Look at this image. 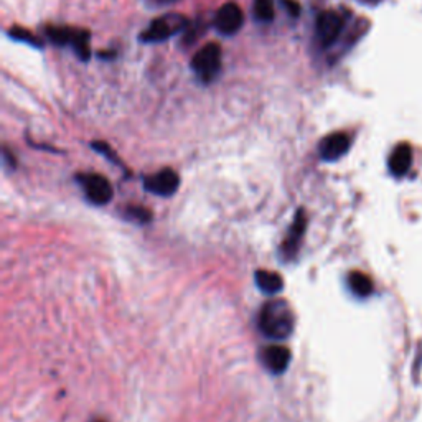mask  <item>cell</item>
I'll list each match as a JSON object with an SVG mask.
<instances>
[{
  "label": "cell",
  "mask_w": 422,
  "mask_h": 422,
  "mask_svg": "<svg viewBox=\"0 0 422 422\" xmlns=\"http://www.w3.org/2000/svg\"><path fill=\"white\" fill-rule=\"evenodd\" d=\"M153 2H157L158 5H170V4L178 2V0H153Z\"/></svg>",
  "instance_id": "cell-20"
},
{
  "label": "cell",
  "mask_w": 422,
  "mask_h": 422,
  "mask_svg": "<svg viewBox=\"0 0 422 422\" xmlns=\"http://www.w3.org/2000/svg\"><path fill=\"white\" fill-rule=\"evenodd\" d=\"M46 37L51 43L58 46H71L78 58L87 61L91 56L90 50V32L86 30H75L70 27H48Z\"/></svg>",
  "instance_id": "cell-2"
},
{
  "label": "cell",
  "mask_w": 422,
  "mask_h": 422,
  "mask_svg": "<svg viewBox=\"0 0 422 422\" xmlns=\"http://www.w3.org/2000/svg\"><path fill=\"white\" fill-rule=\"evenodd\" d=\"M284 5L287 7V10L294 15V17H297L298 12H301V5H298L297 2H294V0H284Z\"/></svg>",
  "instance_id": "cell-19"
},
{
  "label": "cell",
  "mask_w": 422,
  "mask_h": 422,
  "mask_svg": "<svg viewBox=\"0 0 422 422\" xmlns=\"http://www.w3.org/2000/svg\"><path fill=\"white\" fill-rule=\"evenodd\" d=\"M192 70L203 83H211L221 71V46L218 43L205 45L192 60Z\"/></svg>",
  "instance_id": "cell-3"
},
{
  "label": "cell",
  "mask_w": 422,
  "mask_h": 422,
  "mask_svg": "<svg viewBox=\"0 0 422 422\" xmlns=\"http://www.w3.org/2000/svg\"><path fill=\"white\" fill-rule=\"evenodd\" d=\"M261 362L267 372L272 374H281L289 368L291 352L286 347L279 345H271L261 350Z\"/></svg>",
  "instance_id": "cell-11"
},
{
  "label": "cell",
  "mask_w": 422,
  "mask_h": 422,
  "mask_svg": "<svg viewBox=\"0 0 422 422\" xmlns=\"http://www.w3.org/2000/svg\"><path fill=\"white\" fill-rule=\"evenodd\" d=\"M350 148V137L345 132H335L327 136L318 146V153L322 161L335 162L342 158Z\"/></svg>",
  "instance_id": "cell-10"
},
{
  "label": "cell",
  "mask_w": 422,
  "mask_h": 422,
  "mask_svg": "<svg viewBox=\"0 0 422 422\" xmlns=\"http://www.w3.org/2000/svg\"><path fill=\"white\" fill-rule=\"evenodd\" d=\"M389 170L394 177H403L413 166V148L408 144H399L389 157Z\"/></svg>",
  "instance_id": "cell-12"
},
{
  "label": "cell",
  "mask_w": 422,
  "mask_h": 422,
  "mask_svg": "<svg viewBox=\"0 0 422 422\" xmlns=\"http://www.w3.org/2000/svg\"><path fill=\"white\" fill-rule=\"evenodd\" d=\"M91 147L94 148V151L99 152V153H102V156H104L106 158H109L111 162L121 163V161H117V157L114 156V153H112L111 147L107 146V144H104V142H92V144H91Z\"/></svg>",
  "instance_id": "cell-18"
},
{
  "label": "cell",
  "mask_w": 422,
  "mask_h": 422,
  "mask_svg": "<svg viewBox=\"0 0 422 422\" xmlns=\"http://www.w3.org/2000/svg\"><path fill=\"white\" fill-rule=\"evenodd\" d=\"M256 286L267 296H276L284 289V279L277 272L259 269L254 274Z\"/></svg>",
  "instance_id": "cell-13"
},
{
  "label": "cell",
  "mask_w": 422,
  "mask_h": 422,
  "mask_svg": "<svg viewBox=\"0 0 422 422\" xmlns=\"http://www.w3.org/2000/svg\"><path fill=\"white\" fill-rule=\"evenodd\" d=\"M315 27L317 42L323 48H327V46L333 45L338 40L340 33H342L345 27V20L340 13L333 12V10H327V12H322L318 15Z\"/></svg>",
  "instance_id": "cell-6"
},
{
  "label": "cell",
  "mask_w": 422,
  "mask_h": 422,
  "mask_svg": "<svg viewBox=\"0 0 422 422\" xmlns=\"http://www.w3.org/2000/svg\"><path fill=\"white\" fill-rule=\"evenodd\" d=\"M9 37H10V38H13V40H17V42H23V43L32 45V46H35V48H42V43H40L38 40L33 37L32 33L27 32V30H23V28L13 27V28L9 32Z\"/></svg>",
  "instance_id": "cell-16"
},
{
  "label": "cell",
  "mask_w": 422,
  "mask_h": 422,
  "mask_svg": "<svg viewBox=\"0 0 422 422\" xmlns=\"http://www.w3.org/2000/svg\"><path fill=\"white\" fill-rule=\"evenodd\" d=\"M144 187H146L147 192L167 198V197H172V195L178 190L180 177L175 170L163 168L161 172L148 175V177L144 180Z\"/></svg>",
  "instance_id": "cell-7"
},
{
  "label": "cell",
  "mask_w": 422,
  "mask_h": 422,
  "mask_svg": "<svg viewBox=\"0 0 422 422\" xmlns=\"http://www.w3.org/2000/svg\"><path fill=\"white\" fill-rule=\"evenodd\" d=\"M364 2H378V0H364Z\"/></svg>",
  "instance_id": "cell-21"
},
{
  "label": "cell",
  "mask_w": 422,
  "mask_h": 422,
  "mask_svg": "<svg viewBox=\"0 0 422 422\" xmlns=\"http://www.w3.org/2000/svg\"><path fill=\"white\" fill-rule=\"evenodd\" d=\"M78 182L83 187V192L86 198L90 200L92 205H107L112 200L114 190L112 185L106 177H102L99 173H81L78 175Z\"/></svg>",
  "instance_id": "cell-5"
},
{
  "label": "cell",
  "mask_w": 422,
  "mask_h": 422,
  "mask_svg": "<svg viewBox=\"0 0 422 422\" xmlns=\"http://www.w3.org/2000/svg\"><path fill=\"white\" fill-rule=\"evenodd\" d=\"M243 23H244L243 10L233 2L224 4L223 7L216 12L215 28L218 30L221 35H226V37H231V35L238 33L241 27H243Z\"/></svg>",
  "instance_id": "cell-8"
},
{
  "label": "cell",
  "mask_w": 422,
  "mask_h": 422,
  "mask_svg": "<svg viewBox=\"0 0 422 422\" xmlns=\"http://www.w3.org/2000/svg\"><path fill=\"white\" fill-rule=\"evenodd\" d=\"M185 28H187V20H185V17L177 13H168L166 17L153 20L151 27L141 35V40L146 43L163 42V40L173 37V35H177Z\"/></svg>",
  "instance_id": "cell-4"
},
{
  "label": "cell",
  "mask_w": 422,
  "mask_h": 422,
  "mask_svg": "<svg viewBox=\"0 0 422 422\" xmlns=\"http://www.w3.org/2000/svg\"><path fill=\"white\" fill-rule=\"evenodd\" d=\"M124 216L131 221H137V223H147V221H151L152 218L151 211H147L146 208H139V207H129L126 210Z\"/></svg>",
  "instance_id": "cell-17"
},
{
  "label": "cell",
  "mask_w": 422,
  "mask_h": 422,
  "mask_svg": "<svg viewBox=\"0 0 422 422\" xmlns=\"http://www.w3.org/2000/svg\"><path fill=\"white\" fill-rule=\"evenodd\" d=\"M305 228H307L305 211L298 210L294 223H292L291 229H289V234H287V238L284 239V243H282V248H281V254L286 261L294 259L296 254L298 253L301 241L303 238V234H305Z\"/></svg>",
  "instance_id": "cell-9"
},
{
  "label": "cell",
  "mask_w": 422,
  "mask_h": 422,
  "mask_svg": "<svg viewBox=\"0 0 422 422\" xmlns=\"http://www.w3.org/2000/svg\"><path fill=\"white\" fill-rule=\"evenodd\" d=\"M96 422H102V421H96Z\"/></svg>",
  "instance_id": "cell-22"
},
{
  "label": "cell",
  "mask_w": 422,
  "mask_h": 422,
  "mask_svg": "<svg viewBox=\"0 0 422 422\" xmlns=\"http://www.w3.org/2000/svg\"><path fill=\"white\" fill-rule=\"evenodd\" d=\"M254 17L259 22H271L274 18V5H272V0H256Z\"/></svg>",
  "instance_id": "cell-15"
},
{
  "label": "cell",
  "mask_w": 422,
  "mask_h": 422,
  "mask_svg": "<svg viewBox=\"0 0 422 422\" xmlns=\"http://www.w3.org/2000/svg\"><path fill=\"white\" fill-rule=\"evenodd\" d=\"M348 287L358 297H368L373 292V282L369 281V277L357 271L348 276Z\"/></svg>",
  "instance_id": "cell-14"
},
{
  "label": "cell",
  "mask_w": 422,
  "mask_h": 422,
  "mask_svg": "<svg viewBox=\"0 0 422 422\" xmlns=\"http://www.w3.org/2000/svg\"><path fill=\"white\" fill-rule=\"evenodd\" d=\"M296 325L294 312L289 303L281 298L271 301L262 305L257 318V327L261 333L272 340H286L292 335Z\"/></svg>",
  "instance_id": "cell-1"
}]
</instances>
